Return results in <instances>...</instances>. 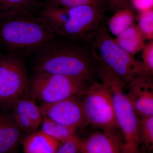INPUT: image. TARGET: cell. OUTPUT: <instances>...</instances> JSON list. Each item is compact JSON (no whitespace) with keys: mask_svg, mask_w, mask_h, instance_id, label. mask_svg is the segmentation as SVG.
<instances>
[{"mask_svg":"<svg viewBox=\"0 0 153 153\" xmlns=\"http://www.w3.org/2000/svg\"><path fill=\"white\" fill-rule=\"evenodd\" d=\"M152 76L143 74L128 83V97L140 117L153 116Z\"/></svg>","mask_w":153,"mask_h":153,"instance_id":"10","label":"cell"},{"mask_svg":"<svg viewBox=\"0 0 153 153\" xmlns=\"http://www.w3.org/2000/svg\"><path fill=\"white\" fill-rule=\"evenodd\" d=\"M138 13L153 9V0H129Z\"/></svg>","mask_w":153,"mask_h":153,"instance_id":"25","label":"cell"},{"mask_svg":"<svg viewBox=\"0 0 153 153\" xmlns=\"http://www.w3.org/2000/svg\"><path fill=\"white\" fill-rule=\"evenodd\" d=\"M23 130L11 111L0 108V153H13L23 136Z\"/></svg>","mask_w":153,"mask_h":153,"instance_id":"13","label":"cell"},{"mask_svg":"<svg viewBox=\"0 0 153 153\" xmlns=\"http://www.w3.org/2000/svg\"><path fill=\"white\" fill-rule=\"evenodd\" d=\"M26 95L15 102L10 109L20 128L30 134L38 130L41 125L43 115L35 100L30 95V97Z\"/></svg>","mask_w":153,"mask_h":153,"instance_id":"11","label":"cell"},{"mask_svg":"<svg viewBox=\"0 0 153 153\" xmlns=\"http://www.w3.org/2000/svg\"><path fill=\"white\" fill-rule=\"evenodd\" d=\"M55 153H82L81 140L76 135L61 142Z\"/></svg>","mask_w":153,"mask_h":153,"instance_id":"23","label":"cell"},{"mask_svg":"<svg viewBox=\"0 0 153 153\" xmlns=\"http://www.w3.org/2000/svg\"><path fill=\"white\" fill-rule=\"evenodd\" d=\"M107 23L109 32L117 37L134 24L135 16L131 7L117 11Z\"/></svg>","mask_w":153,"mask_h":153,"instance_id":"16","label":"cell"},{"mask_svg":"<svg viewBox=\"0 0 153 153\" xmlns=\"http://www.w3.org/2000/svg\"><path fill=\"white\" fill-rule=\"evenodd\" d=\"M46 2L54 6L65 8L89 6L108 9L105 0H47Z\"/></svg>","mask_w":153,"mask_h":153,"instance_id":"19","label":"cell"},{"mask_svg":"<svg viewBox=\"0 0 153 153\" xmlns=\"http://www.w3.org/2000/svg\"><path fill=\"white\" fill-rule=\"evenodd\" d=\"M57 37L45 22L27 12H0V52L26 60Z\"/></svg>","mask_w":153,"mask_h":153,"instance_id":"2","label":"cell"},{"mask_svg":"<svg viewBox=\"0 0 153 153\" xmlns=\"http://www.w3.org/2000/svg\"><path fill=\"white\" fill-rule=\"evenodd\" d=\"M32 58L34 73L59 74L89 83L98 76L99 61L84 43L57 37Z\"/></svg>","mask_w":153,"mask_h":153,"instance_id":"1","label":"cell"},{"mask_svg":"<svg viewBox=\"0 0 153 153\" xmlns=\"http://www.w3.org/2000/svg\"><path fill=\"white\" fill-rule=\"evenodd\" d=\"M98 76L112 94L117 123L121 133L123 153H142L140 117L125 92L126 82L104 65L100 66Z\"/></svg>","mask_w":153,"mask_h":153,"instance_id":"3","label":"cell"},{"mask_svg":"<svg viewBox=\"0 0 153 153\" xmlns=\"http://www.w3.org/2000/svg\"><path fill=\"white\" fill-rule=\"evenodd\" d=\"M91 83L59 74L34 73L29 79L28 93L42 103L83 95Z\"/></svg>","mask_w":153,"mask_h":153,"instance_id":"5","label":"cell"},{"mask_svg":"<svg viewBox=\"0 0 153 153\" xmlns=\"http://www.w3.org/2000/svg\"><path fill=\"white\" fill-rule=\"evenodd\" d=\"M106 10L89 6L67 8L65 20L55 35L89 45L104 22Z\"/></svg>","mask_w":153,"mask_h":153,"instance_id":"6","label":"cell"},{"mask_svg":"<svg viewBox=\"0 0 153 153\" xmlns=\"http://www.w3.org/2000/svg\"><path fill=\"white\" fill-rule=\"evenodd\" d=\"M82 101L87 123L103 131L119 129L112 94L103 82H91L85 91Z\"/></svg>","mask_w":153,"mask_h":153,"instance_id":"8","label":"cell"},{"mask_svg":"<svg viewBox=\"0 0 153 153\" xmlns=\"http://www.w3.org/2000/svg\"><path fill=\"white\" fill-rule=\"evenodd\" d=\"M142 53L143 66L146 73L152 76L153 73V40L149 42L143 47Z\"/></svg>","mask_w":153,"mask_h":153,"instance_id":"22","label":"cell"},{"mask_svg":"<svg viewBox=\"0 0 153 153\" xmlns=\"http://www.w3.org/2000/svg\"><path fill=\"white\" fill-rule=\"evenodd\" d=\"M137 27L146 40H153V9L139 13Z\"/></svg>","mask_w":153,"mask_h":153,"instance_id":"21","label":"cell"},{"mask_svg":"<svg viewBox=\"0 0 153 153\" xmlns=\"http://www.w3.org/2000/svg\"><path fill=\"white\" fill-rule=\"evenodd\" d=\"M26 60L0 52V108L9 110L28 93Z\"/></svg>","mask_w":153,"mask_h":153,"instance_id":"7","label":"cell"},{"mask_svg":"<svg viewBox=\"0 0 153 153\" xmlns=\"http://www.w3.org/2000/svg\"><path fill=\"white\" fill-rule=\"evenodd\" d=\"M140 134L142 144L148 149L152 150L153 116L140 117Z\"/></svg>","mask_w":153,"mask_h":153,"instance_id":"20","label":"cell"},{"mask_svg":"<svg viewBox=\"0 0 153 153\" xmlns=\"http://www.w3.org/2000/svg\"><path fill=\"white\" fill-rule=\"evenodd\" d=\"M40 6L37 0H0V12H27L36 15Z\"/></svg>","mask_w":153,"mask_h":153,"instance_id":"18","label":"cell"},{"mask_svg":"<svg viewBox=\"0 0 153 153\" xmlns=\"http://www.w3.org/2000/svg\"><path fill=\"white\" fill-rule=\"evenodd\" d=\"M90 46L99 62L104 64L129 83L137 76L146 73L141 61L126 52L110 35L104 21Z\"/></svg>","mask_w":153,"mask_h":153,"instance_id":"4","label":"cell"},{"mask_svg":"<svg viewBox=\"0 0 153 153\" xmlns=\"http://www.w3.org/2000/svg\"><path fill=\"white\" fill-rule=\"evenodd\" d=\"M82 153H123L122 142L117 130L92 133L81 140Z\"/></svg>","mask_w":153,"mask_h":153,"instance_id":"12","label":"cell"},{"mask_svg":"<svg viewBox=\"0 0 153 153\" xmlns=\"http://www.w3.org/2000/svg\"><path fill=\"white\" fill-rule=\"evenodd\" d=\"M108 9L113 13L130 7L129 0H105Z\"/></svg>","mask_w":153,"mask_h":153,"instance_id":"24","label":"cell"},{"mask_svg":"<svg viewBox=\"0 0 153 153\" xmlns=\"http://www.w3.org/2000/svg\"><path fill=\"white\" fill-rule=\"evenodd\" d=\"M39 106L43 116L46 117L63 125L77 129L87 123L82 101L76 97Z\"/></svg>","mask_w":153,"mask_h":153,"instance_id":"9","label":"cell"},{"mask_svg":"<svg viewBox=\"0 0 153 153\" xmlns=\"http://www.w3.org/2000/svg\"><path fill=\"white\" fill-rule=\"evenodd\" d=\"M61 143L41 130L29 134L22 145L24 153H55Z\"/></svg>","mask_w":153,"mask_h":153,"instance_id":"14","label":"cell"},{"mask_svg":"<svg viewBox=\"0 0 153 153\" xmlns=\"http://www.w3.org/2000/svg\"><path fill=\"white\" fill-rule=\"evenodd\" d=\"M114 39L122 49L134 56L142 51L146 41L135 24L116 37Z\"/></svg>","mask_w":153,"mask_h":153,"instance_id":"15","label":"cell"},{"mask_svg":"<svg viewBox=\"0 0 153 153\" xmlns=\"http://www.w3.org/2000/svg\"><path fill=\"white\" fill-rule=\"evenodd\" d=\"M41 126V131L60 142L65 141L76 135V129L63 125L46 117L43 116Z\"/></svg>","mask_w":153,"mask_h":153,"instance_id":"17","label":"cell"}]
</instances>
